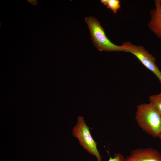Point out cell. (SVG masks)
<instances>
[{
  "label": "cell",
  "mask_w": 161,
  "mask_h": 161,
  "mask_svg": "<svg viewBox=\"0 0 161 161\" xmlns=\"http://www.w3.org/2000/svg\"><path fill=\"white\" fill-rule=\"evenodd\" d=\"M135 119L143 131L159 138L161 134V114L152 105L144 103L137 105Z\"/></svg>",
  "instance_id": "6da1fadb"
},
{
  "label": "cell",
  "mask_w": 161,
  "mask_h": 161,
  "mask_svg": "<svg viewBox=\"0 0 161 161\" xmlns=\"http://www.w3.org/2000/svg\"><path fill=\"white\" fill-rule=\"evenodd\" d=\"M107 7L114 13H116L120 8V1L119 0H109Z\"/></svg>",
  "instance_id": "ba28073f"
},
{
  "label": "cell",
  "mask_w": 161,
  "mask_h": 161,
  "mask_svg": "<svg viewBox=\"0 0 161 161\" xmlns=\"http://www.w3.org/2000/svg\"><path fill=\"white\" fill-rule=\"evenodd\" d=\"M1 23H0V27H1Z\"/></svg>",
  "instance_id": "5bb4252c"
},
{
  "label": "cell",
  "mask_w": 161,
  "mask_h": 161,
  "mask_svg": "<svg viewBox=\"0 0 161 161\" xmlns=\"http://www.w3.org/2000/svg\"><path fill=\"white\" fill-rule=\"evenodd\" d=\"M85 20L88 26L93 43L99 50L127 52L121 46L115 44L108 38L104 30L95 17H87L85 18Z\"/></svg>",
  "instance_id": "7a4b0ae2"
},
{
  "label": "cell",
  "mask_w": 161,
  "mask_h": 161,
  "mask_svg": "<svg viewBox=\"0 0 161 161\" xmlns=\"http://www.w3.org/2000/svg\"><path fill=\"white\" fill-rule=\"evenodd\" d=\"M124 161H161V153L152 148H138L132 150Z\"/></svg>",
  "instance_id": "5b68a950"
},
{
  "label": "cell",
  "mask_w": 161,
  "mask_h": 161,
  "mask_svg": "<svg viewBox=\"0 0 161 161\" xmlns=\"http://www.w3.org/2000/svg\"><path fill=\"white\" fill-rule=\"evenodd\" d=\"M159 4L160 6V7H161V0H159Z\"/></svg>",
  "instance_id": "7c38bea8"
},
{
  "label": "cell",
  "mask_w": 161,
  "mask_h": 161,
  "mask_svg": "<svg viewBox=\"0 0 161 161\" xmlns=\"http://www.w3.org/2000/svg\"><path fill=\"white\" fill-rule=\"evenodd\" d=\"M149 100V103L154 106L161 114V92L157 95L150 96Z\"/></svg>",
  "instance_id": "52a82bcc"
},
{
  "label": "cell",
  "mask_w": 161,
  "mask_h": 161,
  "mask_svg": "<svg viewBox=\"0 0 161 161\" xmlns=\"http://www.w3.org/2000/svg\"><path fill=\"white\" fill-rule=\"evenodd\" d=\"M121 46L127 52L134 55L143 66L155 75L161 83V71L156 64L155 58L143 46L135 45L129 42H124Z\"/></svg>",
  "instance_id": "277c9868"
},
{
  "label": "cell",
  "mask_w": 161,
  "mask_h": 161,
  "mask_svg": "<svg viewBox=\"0 0 161 161\" xmlns=\"http://www.w3.org/2000/svg\"><path fill=\"white\" fill-rule=\"evenodd\" d=\"M125 158L124 156L119 153H116L114 154V157H110L108 161H124Z\"/></svg>",
  "instance_id": "9c48e42d"
},
{
  "label": "cell",
  "mask_w": 161,
  "mask_h": 161,
  "mask_svg": "<svg viewBox=\"0 0 161 161\" xmlns=\"http://www.w3.org/2000/svg\"><path fill=\"white\" fill-rule=\"evenodd\" d=\"M159 138L161 140V134L160 137H159Z\"/></svg>",
  "instance_id": "4fadbf2b"
},
{
  "label": "cell",
  "mask_w": 161,
  "mask_h": 161,
  "mask_svg": "<svg viewBox=\"0 0 161 161\" xmlns=\"http://www.w3.org/2000/svg\"><path fill=\"white\" fill-rule=\"evenodd\" d=\"M155 8L150 11L151 19L148 24L150 30L161 39V7L158 0L154 1Z\"/></svg>",
  "instance_id": "8992f818"
},
{
  "label": "cell",
  "mask_w": 161,
  "mask_h": 161,
  "mask_svg": "<svg viewBox=\"0 0 161 161\" xmlns=\"http://www.w3.org/2000/svg\"><path fill=\"white\" fill-rule=\"evenodd\" d=\"M28 2L31 4L35 6L38 5L39 3H38L37 0H27Z\"/></svg>",
  "instance_id": "30bf717a"
},
{
  "label": "cell",
  "mask_w": 161,
  "mask_h": 161,
  "mask_svg": "<svg viewBox=\"0 0 161 161\" xmlns=\"http://www.w3.org/2000/svg\"><path fill=\"white\" fill-rule=\"evenodd\" d=\"M109 0H101L100 1L104 5L107 6Z\"/></svg>",
  "instance_id": "8fae6325"
},
{
  "label": "cell",
  "mask_w": 161,
  "mask_h": 161,
  "mask_svg": "<svg viewBox=\"0 0 161 161\" xmlns=\"http://www.w3.org/2000/svg\"><path fill=\"white\" fill-rule=\"evenodd\" d=\"M90 128L86 124L84 117L78 116L77 123L73 128V135L79 140L81 146L89 153L95 156L97 161H102V157L97 148V143L91 134Z\"/></svg>",
  "instance_id": "3957f363"
}]
</instances>
